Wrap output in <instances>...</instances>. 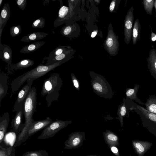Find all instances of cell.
Instances as JSON below:
<instances>
[{"label":"cell","instance_id":"obj_37","mask_svg":"<svg viewBox=\"0 0 156 156\" xmlns=\"http://www.w3.org/2000/svg\"><path fill=\"white\" fill-rule=\"evenodd\" d=\"M111 151L116 156H121L118 147L114 145H108Z\"/></svg>","mask_w":156,"mask_h":156},{"label":"cell","instance_id":"obj_35","mask_svg":"<svg viewBox=\"0 0 156 156\" xmlns=\"http://www.w3.org/2000/svg\"><path fill=\"white\" fill-rule=\"evenodd\" d=\"M13 146L5 148L0 145V156H9L12 152Z\"/></svg>","mask_w":156,"mask_h":156},{"label":"cell","instance_id":"obj_18","mask_svg":"<svg viewBox=\"0 0 156 156\" xmlns=\"http://www.w3.org/2000/svg\"><path fill=\"white\" fill-rule=\"evenodd\" d=\"M10 121V116L8 112L4 113L0 117V144L3 141Z\"/></svg>","mask_w":156,"mask_h":156},{"label":"cell","instance_id":"obj_38","mask_svg":"<svg viewBox=\"0 0 156 156\" xmlns=\"http://www.w3.org/2000/svg\"><path fill=\"white\" fill-rule=\"evenodd\" d=\"M71 79L74 87L76 89L79 90L80 88L79 82L75 76L72 73L71 74Z\"/></svg>","mask_w":156,"mask_h":156},{"label":"cell","instance_id":"obj_43","mask_svg":"<svg viewBox=\"0 0 156 156\" xmlns=\"http://www.w3.org/2000/svg\"><path fill=\"white\" fill-rule=\"evenodd\" d=\"M3 1V0H0V6H1Z\"/></svg>","mask_w":156,"mask_h":156},{"label":"cell","instance_id":"obj_12","mask_svg":"<svg viewBox=\"0 0 156 156\" xmlns=\"http://www.w3.org/2000/svg\"><path fill=\"white\" fill-rule=\"evenodd\" d=\"M61 29L60 33L65 37L69 38L76 37L80 34V28L77 23L69 22Z\"/></svg>","mask_w":156,"mask_h":156},{"label":"cell","instance_id":"obj_19","mask_svg":"<svg viewBox=\"0 0 156 156\" xmlns=\"http://www.w3.org/2000/svg\"><path fill=\"white\" fill-rule=\"evenodd\" d=\"M104 140L107 145H114L118 147L120 145L119 138L118 136L112 131L106 130L103 133Z\"/></svg>","mask_w":156,"mask_h":156},{"label":"cell","instance_id":"obj_16","mask_svg":"<svg viewBox=\"0 0 156 156\" xmlns=\"http://www.w3.org/2000/svg\"><path fill=\"white\" fill-rule=\"evenodd\" d=\"M11 12L9 3H5L1 10L0 16V39L4 28L10 16Z\"/></svg>","mask_w":156,"mask_h":156},{"label":"cell","instance_id":"obj_29","mask_svg":"<svg viewBox=\"0 0 156 156\" xmlns=\"http://www.w3.org/2000/svg\"><path fill=\"white\" fill-rule=\"evenodd\" d=\"M145 105L147 110L156 114V99L149 98Z\"/></svg>","mask_w":156,"mask_h":156},{"label":"cell","instance_id":"obj_32","mask_svg":"<svg viewBox=\"0 0 156 156\" xmlns=\"http://www.w3.org/2000/svg\"><path fill=\"white\" fill-rule=\"evenodd\" d=\"M48 154L45 150L28 151L24 153L22 156H48Z\"/></svg>","mask_w":156,"mask_h":156},{"label":"cell","instance_id":"obj_21","mask_svg":"<svg viewBox=\"0 0 156 156\" xmlns=\"http://www.w3.org/2000/svg\"><path fill=\"white\" fill-rule=\"evenodd\" d=\"M8 76L5 73H0V107L2 100L5 97L7 93L8 86L7 84Z\"/></svg>","mask_w":156,"mask_h":156},{"label":"cell","instance_id":"obj_7","mask_svg":"<svg viewBox=\"0 0 156 156\" xmlns=\"http://www.w3.org/2000/svg\"><path fill=\"white\" fill-rule=\"evenodd\" d=\"M84 132L75 131L69 135L68 138L64 142V149H76L82 146L83 142L86 140Z\"/></svg>","mask_w":156,"mask_h":156},{"label":"cell","instance_id":"obj_14","mask_svg":"<svg viewBox=\"0 0 156 156\" xmlns=\"http://www.w3.org/2000/svg\"><path fill=\"white\" fill-rule=\"evenodd\" d=\"M24 114V108H22L16 112L14 118L11 122L12 131L15 133H20L24 127L22 124L23 115Z\"/></svg>","mask_w":156,"mask_h":156},{"label":"cell","instance_id":"obj_33","mask_svg":"<svg viewBox=\"0 0 156 156\" xmlns=\"http://www.w3.org/2000/svg\"><path fill=\"white\" fill-rule=\"evenodd\" d=\"M45 20L42 17L36 19L32 23L31 26L34 28H42L44 26Z\"/></svg>","mask_w":156,"mask_h":156},{"label":"cell","instance_id":"obj_5","mask_svg":"<svg viewBox=\"0 0 156 156\" xmlns=\"http://www.w3.org/2000/svg\"><path fill=\"white\" fill-rule=\"evenodd\" d=\"M103 45L105 49L111 56H114L118 54L119 46V37L114 32L111 23L108 25L107 35Z\"/></svg>","mask_w":156,"mask_h":156},{"label":"cell","instance_id":"obj_42","mask_svg":"<svg viewBox=\"0 0 156 156\" xmlns=\"http://www.w3.org/2000/svg\"><path fill=\"white\" fill-rule=\"evenodd\" d=\"M154 7L155 8L156 11V0H154Z\"/></svg>","mask_w":156,"mask_h":156},{"label":"cell","instance_id":"obj_15","mask_svg":"<svg viewBox=\"0 0 156 156\" xmlns=\"http://www.w3.org/2000/svg\"><path fill=\"white\" fill-rule=\"evenodd\" d=\"M132 144L136 153L138 156H143L151 147L152 144L146 141L133 140Z\"/></svg>","mask_w":156,"mask_h":156},{"label":"cell","instance_id":"obj_20","mask_svg":"<svg viewBox=\"0 0 156 156\" xmlns=\"http://www.w3.org/2000/svg\"><path fill=\"white\" fill-rule=\"evenodd\" d=\"M148 68L151 73L156 75V49H151L147 59Z\"/></svg>","mask_w":156,"mask_h":156},{"label":"cell","instance_id":"obj_34","mask_svg":"<svg viewBox=\"0 0 156 156\" xmlns=\"http://www.w3.org/2000/svg\"><path fill=\"white\" fill-rule=\"evenodd\" d=\"M22 31L20 25H15L11 27L9 30L10 35L12 37H15L20 35Z\"/></svg>","mask_w":156,"mask_h":156},{"label":"cell","instance_id":"obj_24","mask_svg":"<svg viewBox=\"0 0 156 156\" xmlns=\"http://www.w3.org/2000/svg\"><path fill=\"white\" fill-rule=\"evenodd\" d=\"M45 43V41H40L29 44L23 47L20 50V52L26 54L34 51L41 47Z\"/></svg>","mask_w":156,"mask_h":156},{"label":"cell","instance_id":"obj_8","mask_svg":"<svg viewBox=\"0 0 156 156\" xmlns=\"http://www.w3.org/2000/svg\"><path fill=\"white\" fill-rule=\"evenodd\" d=\"M33 81L32 80L27 81V83L19 91L13 106L12 110L13 112H17L20 109L24 108L25 102L31 89Z\"/></svg>","mask_w":156,"mask_h":156},{"label":"cell","instance_id":"obj_41","mask_svg":"<svg viewBox=\"0 0 156 156\" xmlns=\"http://www.w3.org/2000/svg\"><path fill=\"white\" fill-rule=\"evenodd\" d=\"M98 31L97 30H95L93 31L91 35V37L92 38L94 37L97 35Z\"/></svg>","mask_w":156,"mask_h":156},{"label":"cell","instance_id":"obj_26","mask_svg":"<svg viewBox=\"0 0 156 156\" xmlns=\"http://www.w3.org/2000/svg\"><path fill=\"white\" fill-rule=\"evenodd\" d=\"M72 48L69 46L59 45L52 51L51 52L48 56L45 57L43 59H46L53 58L58 55L65 51L68 50Z\"/></svg>","mask_w":156,"mask_h":156},{"label":"cell","instance_id":"obj_44","mask_svg":"<svg viewBox=\"0 0 156 156\" xmlns=\"http://www.w3.org/2000/svg\"><path fill=\"white\" fill-rule=\"evenodd\" d=\"M85 156H101L100 155H89Z\"/></svg>","mask_w":156,"mask_h":156},{"label":"cell","instance_id":"obj_4","mask_svg":"<svg viewBox=\"0 0 156 156\" xmlns=\"http://www.w3.org/2000/svg\"><path fill=\"white\" fill-rule=\"evenodd\" d=\"M91 85L94 91L99 96L106 99H111L114 93L110 84L104 77L90 71Z\"/></svg>","mask_w":156,"mask_h":156},{"label":"cell","instance_id":"obj_23","mask_svg":"<svg viewBox=\"0 0 156 156\" xmlns=\"http://www.w3.org/2000/svg\"><path fill=\"white\" fill-rule=\"evenodd\" d=\"M48 34L43 32H36L28 34L23 37L21 41L22 42H29L35 41L42 39Z\"/></svg>","mask_w":156,"mask_h":156},{"label":"cell","instance_id":"obj_6","mask_svg":"<svg viewBox=\"0 0 156 156\" xmlns=\"http://www.w3.org/2000/svg\"><path fill=\"white\" fill-rule=\"evenodd\" d=\"M72 122L71 121L56 120L44 128L38 139H45L53 137L61 129Z\"/></svg>","mask_w":156,"mask_h":156},{"label":"cell","instance_id":"obj_11","mask_svg":"<svg viewBox=\"0 0 156 156\" xmlns=\"http://www.w3.org/2000/svg\"><path fill=\"white\" fill-rule=\"evenodd\" d=\"M53 122L52 119L49 117L43 120L34 121L27 132L25 139V141L29 137L33 135L38 131L44 129Z\"/></svg>","mask_w":156,"mask_h":156},{"label":"cell","instance_id":"obj_28","mask_svg":"<svg viewBox=\"0 0 156 156\" xmlns=\"http://www.w3.org/2000/svg\"><path fill=\"white\" fill-rule=\"evenodd\" d=\"M154 1V0H144L143 1L144 9L148 15H151L152 14Z\"/></svg>","mask_w":156,"mask_h":156},{"label":"cell","instance_id":"obj_31","mask_svg":"<svg viewBox=\"0 0 156 156\" xmlns=\"http://www.w3.org/2000/svg\"><path fill=\"white\" fill-rule=\"evenodd\" d=\"M139 87L138 85H135L133 88L126 89V98L132 100H134L136 97V93Z\"/></svg>","mask_w":156,"mask_h":156},{"label":"cell","instance_id":"obj_25","mask_svg":"<svg viewBox=\"0 0 156 156\" xmlns=\"http://www.w3.org/2000/svg\"><path fill=\"white\" fill-rule=\"evenodd\" d=\"M141 29L139 20L137 19L134 22L132 33V42L134 45L140 39Z\"/></svg>","mask_w":156,"mask_h":156},{"label":"cell","instance_id":"obj_1","mask_svg":"<svg viewBox=\"0 0 156 156\" xmlns=\"http://www.w3.org/2000/svg\"><path fill=\"white\" fill-rule=\"evenodd\" d=\"M37 102V89L32 87L24 104V115L25 122L24 127L18 134L13 145L16 147L25 141V139L29 128L34 121L33 116L36 111Z\"/></svg>","mask_w":156,"mask_h":156},{"label":"cell","instance_id":"obj_17","mask_svg":"<svg viewBox=\"0 0 156 156\" xmlns=\"http://www.w3.org/2000/svg\"><path fill=\"white\" fill-rule=\"evenodd\" d=\"M0 41V58L9 65L12 64V50L8 45L2 44L1 40Z\"/></svg>","mask_w":156,"mask_h":156},{"label":"cell","instance_id":"obj_13","mask_svg":"<svg viewBox=\"0 0 156 156\" xmlns=\"http://www.w3.org/2000/svg\"><path fill=\"white\" fill-rule=\"evenodd\" d=\"M70 20L69 8L62 5L59 10L57 17L54 22L53 26L57 27L63 23L70 22Z\"/></svg>","mask_w":156,"mask_h":156},{"label":"cell","instance_id":"obj_27","mask_svg":"<svg viewBox=\"0 0 156 156\" xmlns=\"http://www.w3.org/2000/svg\"><path fill=\"white\" fill-rule=\"evenodd\" d=\"M123 103L121 106H119L117 113L119 117L117 118L119 120L121 127H122L123 125V117L125 115L126 112L125 99H123Z\"/></svg>","mask_w":156,"mask_h":156},{"label":"cell","instance_id":"obj_9","mask_svg":"<svg viewBox=\"0 0 156 156\" xmlns=\"http://www.w3.org/2000/svg\"><path fill=\"white\" fill-rule=\"evenodd\" d=\"M134 8L132 6L127 12L124 23V42L127 44L130 43L132 37L134 23Z\"/></svg>","mask_w":156,"mask_h":156},{"label":"cell","instance_id":"obj_2","mask_svg":"<svg viewBox=\"0 0 156 156\" xmlns=\"http://www.w3.org/2000/svg\"><path fill=\"white\" fill-rule=\"evenodd\" d=\"M64 63L63 62H60L49 66L40 64L35 68L17 77L12 81L11 84L12 92L10 98L26 81L30 80L34 81Z\"/></svg>","mask_w":156,"mask_h":156},{"label":"cell","instance_id":"obj_39","mask_svg":"<svg viewBox=\"0 0 156 156\" xmlns=\"http://www.w3.org/2000/svg\"><path fill=\"white\" fill-rule=\"evenodd\" d=\"M116 1V0H114L111 2L109 8V11L110 12H112L114 10Z\"/></svg>","mask_w":156,"mask_h":156},{"label":"cell","instance_id":"obj_36","mask_svg":"<svg viewBox=\"0 0 156 156\" xmlns=\"http://www.w3.org/2000/svg\"><path fill=\"white\" fill-rule=\"evenodd\" d=\"M18 7L22 10H24L27 4V0H16Z\"/></svg>","mask_w":156,"mask_h":156},{"label":"cell","instance_id":"obj_3","mask_svg":"<svg viewBox=\"0 0 156 156\" xmlns=\"http://www.w3.org/2000/svg\"><path fill=\"white\" fill-rule=\"evenodd\" d=\"M62 84L60 75L57 73L51 74L44 81L41 95L42 97H45L48 107H49L53 102L58 100Z\"/></svg>","mask_w":156,"mask_h":156},{"label":"cell","instance_id":"obj_22","mask_svg":"<svg viewBox=\"0 0 156 156\" xmlns=\"http://www.w3.org/2000/svg\"><path fill=\"white\" fill-rule=\"evenodd\" d=\"M34 63V61L30 59L26 58L16 64H11L8 65L11 69L16 70L26 69L33 65Z\"/></svg>","mask_w":156,"mask_h":156},{"label":"cell","instance_id":"obj_40","mask_svg":"<svg viewBox=\"0 0 156 156\" xmlns=\"http://www.w3.org/2000/svg\"><path fill=\"white\" fill-rule=\"evenodd\" d=\"M151 29V39L152 41H156V34L154 33L152 30V29L151 27L149 25Z\"/></svg>","mask_w":156,"mask_h":156},{"label":"cell","instance_id":"obj_45","mask_svg":"<svg viewBox=\"0 0 156 156\" xmlns=\"http://www.w3.org/2000/svg\"></svg>","mask_w":156,"mask_h":156},{"label":"cell","instance_id":"obj_10","mask_svg":"<svg viewBox=\"0 0 156 156\" xmlns=\"http://www.w3.org/2000/svg\"><path fill=\"white\" fill-rule=\"evenodd\" d=\"M75 52V50L71 48L53 58L43 59L42 64L45 66H49L60 62L65 63L73 57Z\"/></svg>","mask_w":156,"mask_h":156},{"label":"cell","instance_id":"obj_30","mask_svg":"<svg viewBox=\"0 0 156 156\" xmlns=\"http://www.w3.org/2000/svg\"><path fill=\"white\" fill-rule=\"evenodd\" d=\"M136 107L137 109L141 111L145 116L147 117L151 121L156 123V114L140 105H137Z\"/></svg>","mask_w":156,"mask_h":156}]
</instances>
